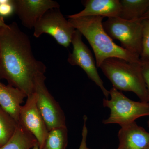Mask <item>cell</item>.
<instances>
[{
	"mask_svg": "<svg viewBox=\"0 0 149 149\" xmlns=\"http://www.w3.org/2000/svg\"><path fill=\"white\" fill-rule=\"evenodd\" d=\"M119 17L127 20L141 19L149 8V0H121Z\"/></svg>",
	"mask_w": 149,
	"mask_h": 149,
	"instance_id": "5bb4252c",
	"label": "cell"
},
{
	"mask_svg": "<svg viewBox=\"0 0 149 149\" xmlns=\"http://www.w3.org/2000/svg\"><path fill=\"white\" fill-rule=\"evenodd\" d=\"M46 69L34 56L29 37L16 22L0 28V78L27 97L35 92L36 77Z\"/></svg>",
	"mask_w": 149,
	"mask_h": 149,
	"instance_id": "6da1fadb",
	"label": "cell"
},
{
	"mask_svg": "<svg viewBox=\"0 0 149 149\" xmlns=\"http://www.w3.org/2000/svg\"><path fill=\"white\" fill-rule=\"evenodd\" d=\"M148 127L149 128V120H148Z\"/></svg>",
	"mask_w": 149,
	"mask_h": 149,
	"instance_id": "d4e9b609",
	"label": "cell"
},
{
	"mask_svg": "<svg viewBox=\"0 0 149 149\" xmlns=\"http://www.w3.org/2000/svg\"><path fill=\"white\" fill-rule=\"evenodd\" d=\"M32 149H40L38 142L35 144V146L32 148Z\"/></svg>",
	"mask_w": 149,
	"mask_h": 149,
	"instance_id": "cb8c5ba5",
	"label": "cell"
},
{
	"mask_svg": "<svg viewBox=\"0 0 149 149\" xmlns=\"http://www.w3.org/2000/svg\"><path fill=\"white\" fill-rule=\"evenodd\" d=\"M144 19H149V8L147 10L146 12L141 17V20H144Z\"/></svg>",
	"mask_w": 149,
	"mask_h": 149,
	"instance_id": "7402d4cb",
	"label": "cell"
},
{
	"mask_svg": "<svg viewBox=\"0 0 149 149\" xmlns=\"http://www.w3.org/2000/svg\"><path fill=\"white\" fill-rule=\"evenodd\" d=\"M7 24L5 23L2 17H0V28L2 27H6Z\"/></svg>",
	"mask_w": 149,
	"mask_h": 149,
	"instance_id": "603a6c76",
	"label": "cell"
},
{
	"mask_svg": "<svg viewBox=\"0 0 149 149\" xmlns=\"http://www.w3.org/2000/svg\"><path fill=\"white\" fill-rule=\"evenodd\" d=\"M109 91L110 100H103V106L111 111L108 118L103 121L104 124L116 123L121 126L135 122L139 118L149 116L148 103L132 100L113 88Z\"/></svg>",
	"mask_w": 149,
	"mask_h": 149,
	"instance_id": "277c9868",
	"label": "cell"
},
{
	"mask_svg": "<svg viewBox=\"0 0 149 149\" xmlns=\"http://www.w3.org/2000/svg\"><path fill=\"white\" fill-rule=\"evenodd\" d=\"M142 51L140 57L142 63L149 62V19L142 20Z\"/></svg>",
	"mask_w": 149,
	"mask_h": 149,
	"instance_id": "ac0fdd59",
	"label": "cell"
},
{
	"mask_svg": "<svg viewBox=\"0 0 149 149\" xmlns=\"http://www.w3.org/2000/svg\"><path fill=\"white\" fill-rule=\"evenodd\" d=\"M68 142L66 126L54 128L49 131L41 149H66Z\"/></svg>",
	"mask_w": 149,
	"mask_h": 149,
	"instance_id": "2e32d148",
	"label": "cell"
},
{
	"mask_svg": "<svg viewBox=\"0 0 149 149\" xmlns=\"http://www.w3.org/2000/svg\"><path fill=\"white\" fill-rule=\"evenodd\" d=\"M26 97L27 95L19 89L0 82V107L17 123L21 105Z\"/></svg>",
	"mask_w": 149,
	"mask_h": 149,
	"instance_id": "4fadbf2b",
	"label": "cell"
},
{
	"mask_svg": "<svg viewBox=\"0 0 149 149\" xmlns=\"http://www.w3.org/2000/svg\"><path fill=\"white\" fill-rule=\"evenodd\" d=\"M117 149H145L149 146V132L135 122L121 126Z\"/></svg>",
	"mask_w": 149,
	"mask_h": 149,
	"instance_id": "8fae6325",
	"label": "cell"
},
{
	"mask_svg": "<svg viewBox=\"0 0 149 149\" xmlns=\"http://www.w3.org/2000/svg\"><path fill=\"white\" fill-rule=\"evenodd\" d=\"M142 66L143 76L148 93V103L149 104V62L142 63Z\"/></svg>",
	"mask_w": 149,
	"mask_h": 149,
	"instance_id": "44dd1931",
	"label": "cell"
},
{
	"mask_svg": "<svg viewBox=\"0 0 149 149\" xmlns=\"http://www.w3.org/2000/svg\"><path fill=\"white\" fill-rule=\"evenodd\" d=\"M15 12L22 25L27 29H34L38 21L46 13L59 8V4L52 0H13Z\"/></svg>",
	"mask_w": 149,
	"mask_h": 149,
	"instance_id": "30bf717a",
	"label": "cell"
},
{
	"mask_svg": "<svg viewBox=\"0 0 149 149\" xmlns=\"http://www.w3.org/2000/svg\"><path fill=\"white\" fill-rule=\"evenodd\" d=\"M88 117L87 116L84 115L83 116V120L84 123L82 130V140L80 143V147L79 149H90L87 146V139L88 136V130L86 125Z\"/></svg>",
	"mask_w": 149,
	"mask_h": 149,
	"instance_id": "ffe728a7",
	"label": "cell"
},
{
	"mask_svg": "<svg viewBox=\"0 0 149 149\" xmlns=\"http://www.w3.org/2000/svg\"><path fill=\"white\" fill-rule=\"evenodd\" d=\"M145 149H149V146H148L147 147V148H146Z\"/></svg>",
	"mask_w": 149,
	"mask_h": 149,
	"instance_id": "484cf974",
	"label": "cell"
},
{
	"mask_svg": "<svg viewBox=\"0 0 149 149\" xmlns=\"http://www.w3.org/2000/svg\"><path fill=\"white\" fill-rule=\"evenodd\" d=\"M27 97L25 104L21 106L18 124L24 126L35 136L41 149L49 130L37 107L35 93Z\"/></svg>",
	"mask_w": 149,
	"mask_h": 149,
	"instance_id": "9c48e42d",
	"label": "cell"
},
{
	"mask_svg": "<svg viewBox=\"0 0 149 149\" xmlns=\"http://www.w3.org/2000/svg\"><path fill=\"white\" fill-rule=\"evenodd\" d=\"M102 26L112 40H119L122 48L140 58L142 51V20L109 17L102 22Z\"/></svg>",
	"mask_w": 149,
	"mask_h": 149,
	"instance_id": "5b68a950",
	"label": "cell"
},
{
	"mask_svg": "<svg viewBox=\"0 0 149 149\" xmlns=\"http://www.w3.org/2000/svg\"><path fill=\"white\" fill-rule=\"evenodd\" d=\"M37 142L32 133L24 126L18 124L13 136L0 149H30Z\"/></svg>",
	"mask_w": 149,
	"mask_h": 149,
	"instance_id": "9a60e30c",
	"label": "cell"
},
{
	"mask_svg": "<svg viewBox=\"0 0 149 149\" xmlns=\"http://www.w3.org/2000/svg\"><path fill=\"white\" fill-rule=\"evenodd\" d=\"M118 91L135 93L141 102L148 103V93L143 72L142 63H131L122 59H107L100 67Z\"/></svg>",
	"mask_w": 149,
	"mask_h": 149,
	"instance_id": "3957f363",
	"label": "cell"
},
{
	"mask_svg": "<svg viewBox=\"0 0 149 149\" xmlns=\"http://www.w3.org/2000/svg\"><path fill=\"white\" fill-rule=\"evenodd\" d=\"M44 74H38L35 80V93L37 107L49 131L65 127V116L58 103L48 91Z\"/></svg>",
	"mask_w": 149,
	"mask_h": 149,
	"instance_id": "52a82bcc",
	"label": "cell"
},
{
	"mask_svg": "<svg viewBox=\"0 0 149 149\" xmlns=\"http://www.w3.org/2000/svg\"><path fill=\"white\" fill-rule=\"evenodd\" d=\"M85 8L78 13L68 15V18L88 16L119 17L121 5L119 0H87L83 1Z\"/></svg>",
	"mask_w": 149,
	"mask_h": 149,
	"instance_id": "7c38bea8",
	"label": "cell"
},
{
	"mask_svg": "<svg viewBox=\"0 0 149 149\" xmlns=\"http://www.w3.org/2000/svg\"><path fill=\"white\" fill-rule=\"evenodd\" d=\"M34 36L39 37L43 34L52 36L59 45L68 48L72 42L76 29L66 20L59 8L46 13L34 28Z\"/></svg>",
	"mask_w": 149,
	"mask_h": 149,
	"instance_id": "8992f818",
	"label": "cell"
},
{
	"mask_svg": "<svg viewBox=\"0 0 149 149\" xmlns=\"http://www.w3.org/2000/svg\"><path fill=\"white\" fill-rule=\"evenodd\" d=\"M18 123L0 107V148L12 138Z\"/></svg>",
	"mask_w": 149,
	"mask_h": 149,
	"instance_id": "e0dca14e",
	"label": "cell"
},
{
	"mask_svg": "<svg viewBox=\"0 0 149 149\" xmlns=\"http://www.w3.org/2000/svg\"><path fill=\"white\" fill-rule=\"evenodd\" d=\"M82 36L76 29L71 42L73 49L72 52L69 54L68 61L71 65L81 68L89 79L100 88L106 99H108L109 91L104 86L103 82L98 72L96 62L91 50L83 42Z\"/></svg>",
	"mask_w": 149,
	"mask_h": 149,
	"instance_id": "ba28073f",
	"label": "cell"
},
{
	"mask_svg": "<svg viewBox=\"0 0 149 149\" xmlns=\"http://www.w3.org/2000/svg\"><path fill=\"white\" fill-rule=\"evenodd\" d=\"M104 17L88 16L68 18V21L88 40L93 49L97 67L107 59L117 58L131 63H140V58L118 45L109 36L102 26Z\"/></svg>",
	"mask_w": 149,
	"mask_h": 149,
	"instance_id": "7a4b0ae2",
	"label": "cell"
},
{
	"mask_svg": "<svg viewBox=\"0 0 149 149\" xmlns=\"http://www.w3.org/2000/svg\"><path fill=\"white\" fill-rule=\"evenodd\" d=\"M15 12L13 0H0V17H6Z\"/></svg>",
	"mask_w": 149,
	"mask_h": 149,
	"instance_id": "d6986e66",
	"label": "cell"
}]
</instances>
